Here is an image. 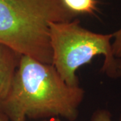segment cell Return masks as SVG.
<instances>
[{"label":"cell","instance_id":"6da1fadb","mask_svg":"<svg viewBox=\"0 0 121 121\" xmlns=\"http://www.w3.org/2000/svg\"><path fill=\"white\" fill-rule=\"evenodd\" d=\"M85 91L68 86L52 64L22 55L0 110L9 121L61 117L75 121Z\"/></svg>","mask_w":121,"mask_h":121},{"label":"cell","instance_id":"7a4b0ae2","mask_svg":"<svg viewBox=\"0 0 121 121\" xmlns=\"http://www.w3.org/2000/svg\"><path fill=\"white\" fill-rule=\"evenodd\" d=\"M49 37L52 65L69 86H79L76 71L98 55L104 57L102 73L109 78H121V59L114 55L112 47L113 34L91 32L81 26L80 21L75 18L50 23Z\"/></svg>","mask_w":121,"mask_h":121},{"label":"cell","instance_id":"3957f363","mask_svg":"<svg viewBox=\"0 0 121 121\" xmlns=\"http://www.w3.org/2000/svg\"><path fill=\"white\" fill-rule=\"evenodd\" d=\"M22 55L0 43V103L8 94Z\"/></svg>","mask_w":121,"mask_h":121},{"label":"cell","instance_id":"277c9868","mask_svg":"<svg viewBox=\"0 0 121 121\" xmlns=\"http://www.w3.org/2000/svg\"><path fill=\"white\" fill-rule=\"evenodd\" d=\"M62 1L69 11L77 15L94 14L97 11L96 0H62Z\"/></svg>","mask_w":121,"mask_h":121},{"label":"cell","instance_id":"5b68a950","mask_svg":"<svg viewBox=\"0 0 121 121\" xmlns=\"http://www.w3.org/2000/svg\"><path fill=\"white\" fill-rule=\"evenodd\" d=\"M113 39L112 47L114 55L121 59V28L113 33Z\"/></svg>","mask_w":121,"mask_h":121},{"label":"cell","instance_id":"8992f818","mask_svg":"<svg viewBox=\"0 0 121 121\" xmlns=\"http://www.w3.org/2000/svg\"><path fill=\"white\" fill-rule=\"evenodd\" d=\"M110 112L105 109H98L92 114L90 121H112Z\"/></svg>","mask_w":121,"mask_h":121},{"label":"cell","instance_id":"52a82bcc","mask_svg":"<svg viewBox=\"0 0 121 121\" xmlns=\"http://www.w3.org/2000/svg\"><path fill=\"white\" fill-rule=\"evenodd\" d=\"M0 121H9L8 118L5 115V114L0 110Z\"/></svg>","mask_w":121,"mask_h":121},{"label":"cell","instance_id":"ba28073f","mask_svg":"<svg viewBox=\"0 0 121 121\" xmlns=\"http://www.w3.org/2000/svg\"><path fill=\"white\" fill-rule=\"evenodd\" d=\"M48 121H61L60 120V118L59 117H56V118H51L50 120H48Z\"/></svg>","mask_w":121,"mask_h":121},{"label":"cell","instance_id":"9c48e42d","mask_svg":"<svg viewBox=\"0 0 121 121\" xmlns=\"http://www.w3.org/2000/svg\"><path fill=\"white\" fill-rule=\"evenodd\" d=\"M119 121H121V112H120V116H119Z\"/></svg>","mask_w":121,"mask_h":121}]
</instances>
